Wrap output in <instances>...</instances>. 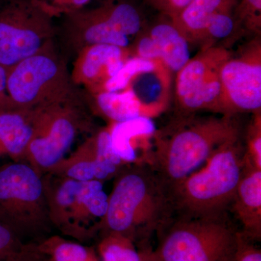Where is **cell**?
I'll use <instances>...</instances> for the list:
<instances>
[{
    "mask_svg": "<svg viewBox=\"0 0 261 261\" xmlns=\"http://www.w3.org/2000/svg\"><path fill=\"white\" fill-rule=\"evenodd\" d=\"M34 110L8 108L0 111V157L23 161L33 136Z\"/></svg>",
    "mask_w": 261,
    "mask_h": 261,
    "instance_id": "16",
    "label": "cell"
},
{
    "mask_svg": "<svg viewBox=\"0 0 261 261\" xmlns=\"http://www.w3.org/2000/svg\"><path fill=\"white\" fill-rule=\"evenodd\" d=\"M56 35L75 54L94 44H109L127 49L129 37L140 33L143 18L139 8L128 0H99L61 17Z\"/></svg>",
    "mask_w": 261,
    "mask_h": 261,
    "instance_id": "8",
    "label": "cell"
},
{
    "mask_svg": "<svg viewBox=\"0 0 261 261\" xmlns=\"http://www.w3.org/2000/svg\"><path fill=\"white\" fill-rule=\"evenodd\" d=\"M233 12H221L213 15L206 25L202 40H218L229 37L240 25Z\"/></svg>",
    "mask_w": 261,
    "mask_h": 261,
    "instance_id": "25",
    "label": "cell"
},
{
    "mask_svg": "<svg viewBox=\"0 0 261 261\" xmlns=\"http://www.w3.org/2000/svg\"><path fill=\"white\" fill-rule=\"evenodd\" d=\"M241 225L245 237L261 239V169L245 159L243 176L239 183L230 210Z\"/></svg>",
    "mask_w": 261,
    "mask_h": 261,
    "instance_id": "14",
    "label": "cell"
},
{
    "mask_svg": "<svg viewBox=\"0 0 261 261\" xmlns=\"http://www.w3.org/2000/svg\"><path fill=\"white\" fill-rule=\"evenodd\" d=\"M98 250L101 261H156L154 252L140 251L133 240L121 233H103Z\"/></svg>",
    "mask_w": 261,
    "mask_h": 261,
    "instance_id": "22",
    "label": "cell"
},
{
    "mask_svg": "<svg viewBox=\"0 0 261 261\" xmlns=\"http://www.w3.org/2000/svg\"><path fill=\"white\" fill-rule=\"evenodd\" d=\"M34 110V132L23 161L45 174L64 159L80 134L88 132L92 121L83 97Z\"/></svg>",
    "mask_w": 261,
    "mask_h": 261,
    "instance_id": "9",
    "label": "cell"
},
{
    "mask_svg": "<svg viewBox=\"0 0 261 261\" xmlns=\"http://www.w3.org/2000/svg\"><path fill=\"white\" fill-rule=\"evenodd\" d=\"M0 223L27 243L53 230L43 175L25 161L0 166Z\"/></svg>",
    "mask_w": 261,
    "mask_h": 261,
    "instance_id": "5",
    "label": "cell"
},
{
    "mask_svg": "<svg viewBox=\"0 0 261 261\" xmlns=\"http://www.w3.org/2000/svg\"><path fill=\"white\" fill-rule=\"evenodd\" d=\"M220 77L224 115L260 111V45L251 46L238 58L230 57L221 67Z\"/></svg>",
    "mask_w": 261,
    "mask_h": 261,
    "instance_id": "12",
    "label": "cell"
},
{
    "mask_svg": "<svg viewBox=\"0 0 261 261\" xmlns=\"http://www.w3.org/2000/svg\"><path fill=\"white\" fill-rule=\"evenodd\" d=\"M255 243L257 242L247 238L240 231L238 250L233 261H261V250Z\"/></svg>",
    "mask_w": 261,
    "mask_h": 261,
    "instance_id": "30",
    "label": "cell"
},
{
    "mask_svg": "<svg viewBox=\"0 0 261 261\" xmlns=\"http://www.w3.org/2000/svg\"><path fill=\"white\" fill-rule=\"evenodd\" d=\"M149 5L170 20L176 18L192 0H146Z\"/></svg>",
    "mask_w": 261,
    "mask_h": 261,
    "instance_id": "29",
    "label": "cell"
},
{
    "mask_svg": "<svg viewBox=\"0 0 261 261\" xmlns=\"http://www.w3.org/2000/svg\"><path fill=\"white\" fill-rule=\"evenodd\" d=\"M51 18H60L88 6L93 0H33Z\"/></svg>",
    "mask_w": 261,
    "mask_h": 261,
    "instance_id": "26",
    "label": "cell"
},
{
    "mask_svg": "<svg viewBox=\"0 0 261 261\" xmlns=\"http://www.w3.org/2000/svg\"><path fill=\"white\" fill-rule=\"evenodd\" d=\"M99 232L121 233L137 243L159 232L173 216L169 190L146 163L116 175Z\"/></svg>",
    "mask_w": 261,
    "mask_h": 261,
    "instance_id": "1",
    "label": "cell"
},
{
    "mask_svg": "<svg viewBox=\"0 0 261 261\" xmlns=\"http://www.w3.org/2000/svg\"><path fill=\"white\" fill-rule=\"evenodd\" d=\"M96 96L97 110L112 123L147 116V106L130 87L118 92H102Z\"/></svg>",
    "mask_w": 261,
    "mask_h": 261,
    "instance_id": "19",
    "label": "cell"
},
{
    "mask_svg": "<svg viewBox=\"0 0 261 261\" xmlns=\"http://www.w3.org/2000/svg\"><path fill=\"white\" fill-rule=\"evenodd\" d=\"M236 115H224L178 127L172 135L158 140L149 162L169 190L197 171L213 154L226 144L241 139Z\"/></svg>",
    "mask_w": 261,
    "mask_h": 261,
    "instance_id": "2",
    "label": "cell"
},
{
    "mask_svg": "<svg viewBox=\"0 0 261 261\" xmlns=\"http://www.w3.org/2000/svg\"><path fill=\"white\" fill-rule=\"evenodd\" d=\"M53 229L82 243L99 232L108 208L103 182L81 181L43 174Z\"/></svg>",
    "mask_w": 261,
    "mask_h": 261,
    "instance_id": "7",
    "label": "cell"
},
{
    "mask_svg": "<svg viewBox=\"0 0 261 261\" xmlns=\"http://www.w3.org/2000/svg\"><path fill=\"white\" fill-rule=\"evenodd\" d=\"M247 147L245 148V159L250 164L261 169V119L260 114L256 116L247 132Z\"/></svg>",
    "mask_w": 261,
    "mask_h": 261,
    "instance_id": "28",
    "label": "cell"
},
{
    "mask_svg": "<svg viewBox=\"0 0 261 261\" xmlns=\"http://www.w3.org/2000/svg\"><path fill=\"white\" fill-rule=\"evenodd\" d=\"M136 51V56L139 58L149 61H160L159 50L149 34L140 38V40L137 43Z\"/></svg>",
    "mask_w": 261,
    "mask_h": 261,
    "instance_id": "31",
    "label": "cell"
},
{
    "mask_svg": "<svg viewBox=\"0 0 261 261\" xmlns=\"http://www.w3.org/2000/svg\"><path fill=\"white\" fill-rule=\"evenodd\" d=\"M231 57L221 47H207L177 72L176 94L183 111H211L224 114L221 67Z\"/></svg>",
    "mask_w": 261,
    "mask_h": 261,
    "instance_id": "11",
    "label": "cell"
},
{
    "mask_svg": "<svg viewBox=\"0 0 261 261\" xmlns=\"http://www.w3.org/2000/svg\"><path fill=\"white\" fill-rule=\"evenodd\" d=\"M157 62L137 56L128 58L119 71L106 82L102 92H118L128 88L139 75L155 71Z\"/></svg>",
    "mask_w": 261,
    "mask_h": 261,
    "instance_id": "23",
    "label": "cell"
},
{
    "mask_svg": "<svg viewBox=\"0 0 261 261\" xmlns=\"http://www.w3.org/2000/svg\"><path fill=\"white\" fill-rule=\"evenodd\" d=\"M126 49L109 44H94L84 47L76 54L71 73L77 87L84 86L92 93L102 92L110 79L124 65Z\"/></svg>",
    "mask_w": 261,
    "mask_h": 261,
    "instance_id": "13",
    "label": "cell"
},
{
    "mask_svg": "<svg viewBox=\"0 0 261 261\" xmlns=\"http://www.w3.org/2000/svg\"><path fill=\"white\" fill-rule=\"evenodd\" d=\"M54 19L33 0H0V65L10 68L54 42Z\"/></svg>",
    "mask_w": 261,
    "mask_h": 261,
    "instance_id": "10",
    "label": "cell"
},
{
    "mask_svg": "<svg viewBox=\"0 0 261 261\" xmlns=\"http://www.w3.org/2000/svg\"><path fill=\"white\" fill-rule=\"evenodd\" d=\"M238 0H192L176 18L171 20L187 41H202L207 22L221 12H233Z\"/></svg>",
    "mask_w": 261,
    "mask_h": 261,
    "instance_id": "17",
    "label": "cell"
},
{
    "mask_svg": "<svg viewBox=\"0 0 261 261\" xmlns=\"http://www.w3.org/2000/svg\"><path fill=\"white\" fill-rule=\"evenodd\" d=\"M7 74L8 69L0 65V111L13 108L7 92Z\"/></svg>",
    "mask_w": 261,
    "mask_h": 261,
    "instance_id": "32",
    "label": "cell"
},
{
    "mask_svg": "<svg viewBox=\"0 0 261 261\" xmlns=\"http://www.w3.org/2000/svg\"><path fill=\"white\" fill-rule=\"evenodd\" d=\"M159 232L156 261H233L240 230L226 212L206 216L173 215Z\"/></svg>",
    "mask_w": 261,
    "mask_h": 261,
    "instance_id": "4",
    "label": "cell"
},
{
    "mask_svg": "<svg viewBox=\"0 0 261 261\" xmlns=\"http://www.w3.org/2000/svg\"><path fill=\"white\" fill-rule=\"evenodd\" d=\"M167 19L153 25L149 35L158 48L160 61L177 73L190 60V47L187 38Z\"/></svg>",
    "mask_w": 261,
    "mask_h": 261,
    "instance_id": "18",
    "label": "cell"
},
{
    "mask_svg": "<svg viewBox=\"0 0 261 261\" xmlns=\"http://www.w3.org/2000/svg\"><path fill=\"white\" fill-rule=\"evenodd\" d=\"M23 261H47V260L39 251L35 243L32 250H31V252H29V255L24 259Z\"/></svg>",
    "mask_w": 261,
    "mask_h": 261,
    "instance_id": "33",
    "label": "cell"
},
{
    "mask_svg": "<svg viewBox=\"0 0 261 261\" xmlns=\"http://www.w3.org/2000/svg\"><path fill=\"white\" fill-rule=\"evenodd\" d=\"M36 245L47 261H101L92 249L60 235H49Z\"/></svg>",
    "mask_w": 261,
    "mask_h": 261,
    "instance_id": "21",
    "label": "cell"
},
{
    "mask_svg": "<svg viewBox=\"0 0 261 261\" xmlns=\"http://www.w3.org/2000/svg\"><path fill=\"white\" fill-rule=\"evenodd\" d=\"M7 92L13 108L27 110L82 97L54 42L8 68Z\"/></svg>",
    "mask_w": 261,
    "mask_h": 261,
    "instance_id": "6",
    "label": "cell"
},
{
    "mask_svg": "<svg viewBox=\"0 0 261 261\" xmlns=\"http://www.w3.org/2000/svg\"><path fill=\"white\" fill-rule=\"evenodd\" d=\"M239 24L258 32L261 25V0H241L233 12Z\"/></svg>",
    "mask_w": 261,
    "mask_h": 261,
    "instance_id": "27",
    "label": "cell"
},
{
    "mask_svg": "<svg viewBox=\"0 0 261 261\" xmlns=\"http://www.w3.org/2000/svg\"><path fill=\"white\" fill-rule=\"evenodd\" d=\"M33 245L23 242L16 233L0 223V261H23Z\"/></svg>",
    "mask_w": 261,
    "mask_h": 261,
    "instance_id": "24",
    "label": "cell"
},
{
    "mask_svg": "<svg viewBox=\"0 0 261 261\" xmlns=\"http://www.w3.org/2000/svg\"><path fill=\"white\" fill-rule=\"evenodd\" d=\"M120 171L101 160L93 135L46 173L76 181L103 182L116 176Z\"/></svg>",
    "mask_w": 261,
    "mask_h": 261,
    "instance_id": "15",
    "label": "cell"
},
{
    "mask_svg": "<svg viewBox=\"0 0 261 261\" xmlns=\"http://www.w3.org/2000/svg\"><path fill=\"white\" fill-rule=\"evenodd\" d=\"M155 126L148 116H140L128 121L112 123L110 128L113 150L123 164L137 163L138 155L134 149L137 139L154 135Z\"/></svg>",
    "mask_w": 261,
    "mask_h": 261,
    "instance_id": "20",
    "label": "cell"
},
{
    "mask_svg": "<svg viewBox=\"0 0 261 261\" xmlns=\"http://www.w3.org/2000/svg\"><path fill=\"white\" fill-rule=\"evenodd\" d=\"M206 163L169 189L173 215L206 216L229 211L245 166L241 139L220 147Z\"/></svg>",
    "mask_w": 261,
    "mask_h": 261,
    "instance_id": "3",
    "label": "cell"
}]
</instances>
